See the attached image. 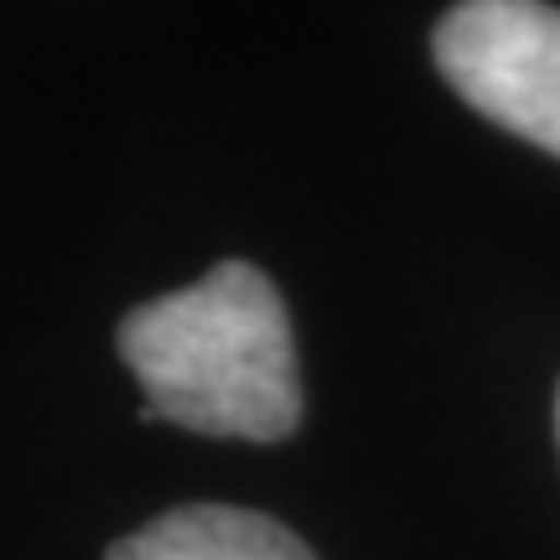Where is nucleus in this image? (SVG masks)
<instances>
[{"mask_svg": "<svg viewBox=\"0 0 560 560\" xmlns=\"http://www.w3.org/2000/svg\"><path fill=\"white\" fill-rule=\"evenodd\" d=\"M120 359L140 380L145 420L234 441H280L301 420L291 317L244 260L136 306L120 322Z\"/></svg>", "mask_w": 560, "mask_h": 560, "instance_id": "nucleus-1", "label": "nucleus"}, {"mask_svg": "<svg viewBox=\"0 0 560 560\" xmlns=\"http://www.w3.org/2000/svg\"><path fill=\"white\" fill-rule=\"evenodd\" d=\"M436 68L482 120L560 156V11L467 0L436 26Z\"/></svg>", "mask_w": 560, "mask_h": 560, "instance_id": "nucleus-2", "label": "nucleus"}, {"mask_svg": "<svg viewBox=\"0 0 560 560\" xmlns=\"http://www.w3.org/2000/svg\"><path fill=\"white\" fill-rule=\"evenodd\" d=\"M104 560H312V550L265 514L192 503L125 535Z\"/></svg>", "mask_w": 560, "mask_h": 560, "instance_id": "nucleus-3", "label": "nucleus"}, {"mask_svg": "<svg viewBox=\"0 0 560 560\" xmlns=\"http://www.w3.org/2000/svg\"><path fill=\"white\" fill-rule=\"evenodd\" d=\"M556 436H560V389H556Z\"/></svg>", "mask_w": 560, "mask_h": 560, "instance_id": "nucleus-4", "label": "nucleus"}]
</instances>
